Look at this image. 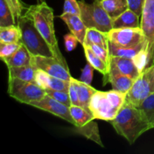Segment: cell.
<instances>
[{
  "mask_svg": "<svg viewBox=\"0 0 154 154\" xmlns=\"http://www.w3.org/2000/svg\"><path fill=\"white\" fill-rule=\"evenodd\" d=\"M111 123L117 133L130 144H133L141 135L152 129L141 110L127 102H125Z\"/></svg>",
  "mask_w": 154,
  "mask_h": 154,
  "instance_id": "cell-1",
  "label": "cell"
},
{
  "mask_svg": "<svg viewBox=\"0 0 154 154\" xmlns=\"http://www.w3.org/2000/svg\"><path fill=\"white\" fill-rule=\"evenodd\" d=\"M25 13L32 20L36 28L52 49L56 58L69 69L67 62L60 51L56 37L54 14L52 8L50 7L46 2H43L29 5Z\"/></svg>",
  "mask_w": 154,
  "mask_h": 154,
  "instance_id": "cell-2",
  "label": "cell"
},
{
  "mask_svg": "<svg viewBox=\"0 0 154 154\" xmlns=\"http://www.w3.org/2000/svg\"><path fill=\"white\" fill-rule=\"evenodd\" d=\"M126 93L113 89L109 91L97 90L90 100L89 110L95 120L111 121L126 102Z\"/></svg>",
  "mask_w": 154,
  "mask_h": 154,
  "instance_id": "cell-3",
  "label": "cell"
},
{
  "mask_svg": "<svg viewBox=\"0 0 154 154\" xmlns=\"http://www.w3.org/2000/svg\"><path fill=\"white\" fill-rule=\"evenodd\" d=\"M17 26L22 32L21 42L32 56L55 57L52 49L39 32L31 17L26 14L24 13L20 17Z\"/></svg>",
  "mask_w": 154,
  "mask_h": 154,
  "instance_id": "cell-4",
  "label": "cell"
},
{
  "mask_svg": "<svg viewBox=\"0 0 154 154\" xmlns=\"http://www.w3.org/2000/svg\"><path fill=\"white\" fill-rule=\"evenodd\" d=\"M78 4L81 17L87 28L96 29L106 33L112 29V19L102 7L100 0H94L91 4L84 0H79Z\"/></svg>",
  "mask_w": 154,
  "mask_h": 154,
  "instance_id": "cell-5",
  "label": "cell"
},
{
  "mask_svg": "<svg viewBox=\"0 0 154 154\" xmlns=\"http://www.w3.org/2000/svg\"><path fill=\"white\" fill-rule=\"evenodd\" d=\"M154 93V65L147 67L138 77L126 93V102L139 108Z\"/></svg>",
  "mask_w": 154,
  "mask_h": 154,
  "instance_id": "cell-6",
  "label": "cell"
},
{
  "mask_svg": "<svg viewBox=\"0 0 154 154\" xmlns=\"http://www.w3.org/2000/svg\"><path fill=\"white\" fill-rule=\"evenodd\" d=\"M8 93L15 100L26 105L41 100L46 95L45 90L35 81H22L16 78H8Z\"/></svg>",
  "mask_w": 154,
  "mask_h": 154,
  "instance_id": "cell-7",
  "label": "cell"
},
{
  "mask_svg": "<svg viewBox=\"0 0 154 154\" xmlns=\"http://www.w3.org/2000/svg\"><path fill=\"white\" fill-rule=\"evenodd\" d=\"M140 27L145 36L149 67L154 65V0L144 1Z\"/></svg>",
  "mask_w": 154,
  "mask_h": 154,
  "instance_id": "cell-8",
  "label": "cell"
},
{
  "mask_svg": "<svg viewBox=\"0 0 154 154\" xmlns=\"http://www.w3.org/2000/svg\"><path fill=\"white\" fill-rule=\"evenodd\" d=\"M108 35L110 43L120 48H133L146 42L141 27L112 29Z\"/></svg>",
  "mask_w": 154,
  "mask_h": 154,
  "instance_id": "cell-9",
  "label": "cell"
},
{
  "mask_svg": "<svg viewBox=\"0 0 154 154\" xmlns=\"http://www.w3.org/2000/svg\"><path fill=\"white\" fill-rule=\"evenodd\" d=\"M31 66L35 69H41L52 76L66 81H70L72 76L69 69L54 57L32 56Z\"/></svg>",
  "mask_w": 154,
  "mask_h": 154,
  "instance_id": "cell-10",
  "label": "cell"
},
{
  "mask_svg": "<svg viewBox=\"0 0 154 154\" xmlns=\"http://www.w3.org/2000/svg\"><path fill=\"white\" fill-rule=\"evenodd\" d=\"M29 105L51 113V114L69 122L72 126H75V122L71 115L69 107L58 102L51 96H48L47 93L43 99L39 101L31 102Z\"/></svg>",
  "mask_w": 154,
  "mask_h": 154,
  "instance_id": "cell-11",
  "label": "cell"
},
{
  "mask_svg": "<svg viewBox=\"0 0 154 154\" xmlns=\"http://www.w3.org/2000/svg\"><path fill=\"white\" fill-rule=\"evenodd\" d=\"M35 82L44 90H56L69 92L70 81L52 76L41 69H36Z\"/></svg>",
  "mask_w": 154,
  "mask_h": 154,
  "instance_id": "cell-12",
  "label": "cell"
},
{
  "mask_svg": "<svg viewBox=\"0 0 154 154\" xmlns=\"http://www.w3.org/2000/svg\"><path fill=\"white\" fill-rule=\"evenodd\" d=\"M135 81V80L123 75L118 70L114 63L110 62L108 83H111L114 90L127 93L133 85Z\"/></svg>",
  "mask_w": 154,
  "mask_h": 154,
  "instance_id": "cell-13",
  "label": "cell"
},
{
  "mask_svg": "<svg viewBox=\"0 0 154 154\" xmlns=\"http://www.w3.org/2000/svg\"><path fill=\"white\" fill-rule=\"evenodd\" d=\"M69 27L70 32L76 36L78 42L83 45L87 34V27L83 22L81 16L75 14L63 13L59 16Z\"/></svg>",
  "mask_w": 154,
  "mask_h": 154,
  "instance_id": "cell-14",
  "label": "cell"
},
{
  "mask_svg": "<svg viewBox=\"0 0 154 154\" xmlns=\"http://www.w3.org/2000/svg\"><path fill=\"white\" fill-rule=\"evenodd\" d=\"M32 55L29 52L25 46L21 43L20 47L11 56L1 59L6 66L14 67V66H23L31 65Z\"/></svg>",
  "mask_w": 154,
  "mask_h": 154,
  "instance_id": "cell-15",
  "label": "cell"
},
{
  "mask_svg": "<svg viewBox=\"0 0 154 154\" xmlns=\"http://www.w3.org/2000/svg\"><path fill=\"white\" fill-rule=\"evenodd\" d=\"M70 81L73 83L77 90L80 106L90 111L89 105H90V100H91L92 96L97 91V90H96L94 87H93L90 84H86V83L81 81V80L78 81V80L72 78V77Z\"/></svg>",
  "mask_w": 154,
  "mask_h": 154,
  "instance_id": "cell-16",
  "label": "cell"
},
{
  "mask_svg": "<svg viewBox=\"0 0 154 154\" xmlns=\"http://www.w3.org/2000/svg\"><path fill=\"white\" fill-rule=\"evenodd\" d=\"M110 62L114 63L118 70L123 75L134 80H136L141 74L132 59L120 57H111Z\"/></svg>",
  "mask_w": 154,
  "mask_h": 154,
  "instance_id": "cell-17",
  "label": "cell"
},
{
  "mask_svg": "<svg viewBox=\"0 0 154 154\" xmlns=\"http://www.w3.org/2000/svg\"><path fill=\"white\" fill-rule=\"evenodd\" d=\"M83 48H84L85 57L87 58V62L93 66L95 70H97L101 74L104 75V85L108 83V72H109V66L102 60L100 57H98L93 51L90 48L88 45L86 44H83Z\"/></svg>",
  "mask_w": 154,
  "mask_h": 154,
  "instance_id": "cell-18",
  "label": "cell"
},
{
  "mask_svg": "<svg viewBox=\"0 0 154 154\" xmlns=\"http://www.w3.org/2000/svg\"><path fill=\"white\" fill-rule=\"evenodd\" d=\"M141 17L132 11L127 9L126 11L112 20L113 29L138 28L141 26Z\"/></svg>",
  "mask_w": 154,
  "mask_h": 154,
  "instance_id": "cell-19",
  "label": "cell"
},
{
  "mask_svg": "<svg viewBox=\"0 0 154 154\" xmlns=\"http://www.w3.org/2000/svg\"><path fill=\"white\" fill-rule=\"evenodd\" d=\"M74 126L73 131L89 140L96 143L101 147H104V144L101 139L98 123L93 120L89 122L82 126Z\"/></svg>",
  "mask_w": 154,
  "mask_h": 154,
  "instance_id": "cell-20",
  "label": "cell"
},
{
  "mask_svg": "<svg viewBox=\"0 0 154 154\" xmlns=\"http://www.w3.org/2000/svg\"><path fill=\"white\" fill-rule=\"evenodd\" d=\"M100 3L112 20L129 9L127 0H100Z\"/></svg>",
  "mask_w": 154,
  "mask_h": 154,
  "instance_id": "cell-21",
  "label": "cell"
},
{
  "mask_svg": "<svg viewBox=\"0 0 154 154\" xmlns=\"http://www.w3.org/2000/svg\"><path fill=\"white\" fill-rule=\"evenodd\" d=\"M8 78H16L26 81H35L36 69L31 65L8 67Z\"/></svg>",
  "mask_w": 154,
  "mask_h": 154,
  "instance_id": "cell-22",
  "label": "cell"
},
{
  "mask_svg": "<svg viewBox=\"0 0 154 154\" xmlns=\"http://www.w3.org/2000/svg\"><path fill=\"white\" fill-rule=\"evenodd\" d=\"M22 32L17 25L0 27V42L2 43H20Z\"/></svg>",
  "mask_w": 154,
  "mask_h": 154,
  "instance_id": "cell-23",
  "label": "cell"
},
{
  "mask_svg": "<svg viewBox=\"0 0 154 154\" xmlns=\"http://www.w3.org/2000/svg\"><path fill=\"white\" fill-rule=\"evenodd\" d=\"M71 115L75 122V126H82L95 120L92 113L79 105H72L69 107Z\"/></svg>",
  "mask_w": 154,
  "mask_h": 154,
  "instance_id": "cell-24",
  "label": "cell"
},
{
  "mask_svg": "<svg viewBox=\"0 0 154 154\" xmlns=\"http://www.w3.org/2000/svg\"><path fill=\"white\" fill-rule=\"evenodd\" d=\"M84 42H90L102 47L107 50H109V38H108V33L96 29L87 28Z\"/></svg>",
  "mask_w": 154,
  "mask_h": 154,
  "instance_id": "cell-25",
  "label": "cell"
},
{
  "mask_svg": "<svg viewBox=\"0 0 154 154\" xmlns=\"http://www.w3.org/2000/svg\"><path fill=\"white\" fill-rule=\"evenodd\" d=\"M144 47H146V42L130 48H120L115 46L109 42V54L110 57H120L125 58L132 59Z\"/></svg>",
  "mask_w": 154,
  "mask_h": 154,
  "instance_id": "cell-26",
  "label": "cell"
},
{
  "mask_svg": "<svg viewBox=\"0 0 154 154\" xmlns=\"http://www.w3.org/2000/svg\"><path fill=\"white\" fill-rule=\"evenodd\" d=\"M16 25L11 11L5 0H0V27Z\"/></svg>",
  "mask_w": 154,
  "mask_h": 154,
  "instance_id": "cell-27",
  "label": "cell"
},
{
  "mask_svg": "<svg viewBox=\"0 0 154 154\" xmlns=\"http://www.w3.org/2000/svg\"><path fill=\"white\" fill-rule=\"evenodd\" d=\"M138 108L148 120L152 129H154V93L149 96Z\"/></svg>",
  "mask_w": 154,
  "mask_h": 154,
  "instance_id": "cell-28",
  "label": "cell"
},
{
  "mask_svg": "<svg viewBox=\"0 0 154 154\" xmlns=\"http://www.w3.org/2000/svg\"><path fill=\"white\" fill-rule=\"evenodd\" d=\"M5 1L6 2L9 8L11 11L15 23L17 25L18 20L20 17L23 14V10H27L29 6L23 2L21 0H5Z\"/></svg>",
  "mask_w": 154,
  "mask_h": 154,
  "instance_id": "cell-29",
  "label": "cell"
},
{
  "mask_svg": "<svg viewBox=\"0 0 154 154\" xmlns=\"http://www.w3.org/2000/svg\"><path fill=\"white\" fill-rule=\"evenodd\" d=\"M132 60L140 73H141L146 68L148 67V54L146 51V47H144V48H142L132 58Z\"/></svg>",
  "mask_w": 154,
  "mask_h": 154,
  "instance_id": "cell-30",
  "label": "cell"
},
{
  "mask_svg": "<svg viewBox=\"0 0 154 154\" xmlns=\"http://www.w3.org/2000/svg\"><path fill=\"white\" fill-rule=\"evenodd\" d=\"M45 92H46V93L48 96H51V97L54 98V99L57 100L58 102L64 104L66 106L70 107L72 105L69 92L63 91V90H50V89L45 90Z\"/></svg>",
  "mask_w": 154,
  "mask_h": 154,
  "instance_id": "cell-31",
  "label": "cell"
},
{
  "mask_svg": "<svg viewBox=\"0 0 154 154\" xmlns=\"http://www.w3.org/2000/svg\"><path fill=\"white\" fill-rule=\"evenodd\" d=\"M84 44H86L87 45H88L90 47V49L96 54L99 57H100L103 61H105L107 64L109 66L110 63V54H109V51L108 50L105 49V48H102V47L99 46L97 45H95V44L90 43V42H84Z\"/></svg>",
  "mask_w": 154,
  "mask_h": 154,
  "instance_id": "cell-32",
  "label": "cell"
},
{
  "mask_svg": "<svg viewBox=\"0 0 154 154\" xmlns=\"http://www.w3.org/2000/svg\"><path fill=\"white\" fill-rule=\"evenodd\" d=\"M21 43H2L0 42V58L2 59L13 54L20 47Z\"/></svg>",
  "mask_w": 154,
  "mask_h": 154,
  "instance_id": "cell-33",
  "label": "cell"
},
{
  "mask_svg": "<svg viewBox=\"0 0 154 154\" xmlns=\"http://www.w3.org/2000/svg\"><path fill=\"white\" fill-rule=\"evenodd\" d=\"M63 13L75 14L81 16V9H80L78 1L77 0H64Z\"/></svg>",
  "mask_w": 154,
  "mask_h": 154,
  "instance_id": "cell-34",
  "label": "cell"
},
{
  "mask_svg": "<svg viewBox=\"0 0 154 154\" xmlns=\"http://www.w3.org/2000/svg\"><path fill=\"white\" fill-rule=\"evenodd\" d=\"M94 68L87 62V64L83 69L82 72H81V81L86 83V84L91 85V83L93 78V71H94Z\"/></svg>",
  "mask_w": 154,
  "mask_h": 154,
  "instance_id": "cell-35",
  "label": "cell"
},
{
  "mask_svg": "<svg viewBox=\"0 0 154 154\" xmlns=\"http://www.w3.org/2000/svg\"><path fill=\"white\" fill-rule=\"evenodd\" d=\"M78 40L76 36L74 35L72 32L68 33L64 35V44L65 48L68 52L74 51L76 48Z\"/></svg>",
  "mask_w": 154,
  "mask_h": 154,
  "instance_id": "cell-36",
  "label": "cell"
},
{
  "mask_svg": "<svg viewBox=\"0 0 154 154\" xmlns=\"http://www.w3.org/2000/svg\"><path fill=\"white\" fill-rule=\"evenodd\" d=\"M144 1L145 0H127L129 9L135 12L137 15L141 17Z\"/></svg>",
  "mask_w": 154,
  "mask_h": 154,
  "instance_id": "cell-37",
  "label": "cell"
},
{
  "mask_svg": "<svg viewBox=\"0 0 154 154\" xmlns=\"http://www.w3.org/2000/svg\"><path fill=\"white\" fill-rule=\"evenodd\" d=\"M69 97H70L71 102H72V105H79L80 106L78 93H77V90L76 89H75V85H74V84L72 82V81H70V85H69Z\"/></svg>",
  "mask_w": 154,
  "mask_h": 154,
  "instance_id": "cell-38",
  "label": "cell"
},
{
  "mask_svg": "<svg viewBox=\"0 0 154 154\" xmlns=\"http://www.w3.org/2000/svg\"><path fill=\"white\" fill-rule=\"evenodd\" d=\"M38 3H41V2H45V0H37Z\"/></svg>",
  "mask_w": 154,
  "mask_h": 154,
  "instance_id": "cell-39",
  "label": "cell"
},
{
  "mask_svg": "<svg viewBox=\"0 0 154 154\" xmlns=\"http://www.w3.org/2000/svg\"><path fill=\"white\" fill-rule=\"evenodd\" d=\"M93 1H94V0H93Z\"/></svg>",
  "mask_w": 154,
  "mask_h": 154,
  "instance_id": "cell-40",
  "label": "cell"
}]
</instances>
